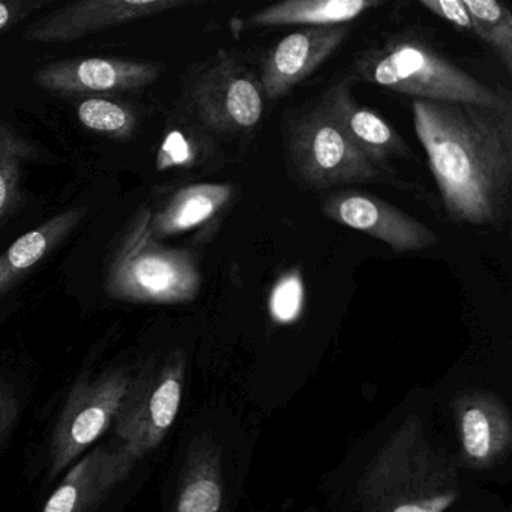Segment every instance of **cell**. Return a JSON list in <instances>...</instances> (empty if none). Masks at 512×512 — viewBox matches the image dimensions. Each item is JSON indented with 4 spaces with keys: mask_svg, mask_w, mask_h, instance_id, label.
Returning <instances> with one entry per match:
<instances>
[{
    "mask_svg": "<svg viewBox=\"0 0 512 512\" xmlns=\"http://www.w3.org/2000/svg\"><path fill=\"white\" fill-rule=\"evenodd\" d=\"M188 359L182 349L152 352L134 359L133 376L113 422L110 442L119 478L163 443L181 409Z\"/></svg>",
    "mask_w": 512,
    "mask_h": 512,
    "instance_id": "cell-3",
    "label": "cell"
},
{
    "mask_svg": "<svg viewBox=\"0 0 512 512\" xmlns=\"http://www.w3.org/2000/svg\"><path fill=\"white\" fill-rule=\"evenodd\" d=\"M233 194L235 190L229 184H194L181 188L157 214H152V236L161 241L203 226L229 205Z\"/></svg>",
    "mask_w": 512,
    "mask_h": 512,
    "instance_id": "cell-17",
    "label": "cell"
},
{
    "mask_svg": "<svg viewBox=\"0 0 512 512\" xmlns=\"http://www.w3.org/2000/svg\"><path fill=\"white\" fill-rule=\"evenodd\" d=\"M365 82L422 101L499 106L508 98L415 38H394L356 61Z\"/></svg>",
    "mask_w": 512,
    "mask_h": 512,
    "instance_id": "cell-5",
    "label": "cell"
},
{
    "mask_svg": "<svg viewBox=\"0 0 512 512\" xmlns=\"http://www.w3.org/2000/svg\"><path fill=\"white\" fill-rule=\"evenodd\" d=\"M322 211L329 220L365 233L398 254L427 250L439 242L430 227L373 194L343 191L329 196Z\"/></svg>",
    "mask_w": 512,
    "mask_h": 512,
    "instance_id": "cell-9",
    "label": "cell"
},
{
    "mask_svg": "<svg viewBox=\"0 0 512 512\" xmlns=\"http://www.w3.org/2000/svg\"><path fill=\"white\" fill-rule=\"evenodd\" d=\"M413 127L452 220L499 227L512 190V106L413 100Z\"/></svg>",
    "mask_w": 512,
    "mask_h": 512,
    "instance_id": "cell-1",
    "label": "cell"
},
{
    "mask_svg": "<svg viewBox=\"0 0 512 512\" xmlns=\"http://www.w3.org/2000/svg\"><path fill=\"white\" fill-rule=\"evenodd\" d=\"M31 157V143L10 124L0 121V223L19 202L23 164Z\"/></svg>",
    "mask_w": 512,
    "mask_h": 512,
    "instance_id": "cell-21",
    "label": "cell"
},
{
    "mask_svg": "<svg viewBox=\"0 0 512 512\" xmlns=\"http://www.w3.org/2000/svg\"><path fill=\"white\" fill-rule=\"evenodd\" d=\"M46 2H0V32L5 31L13 23L20 22L34 11L40 10Z\"/></svg>",
    "mask_w": 512,
    "mask_h": 512,
    "instance_id": "cell-27",
    "label": "cell"
},
{
    "mask_svg": "<svg viewBox=\"0 0 512 512\" xmlns=\"http://www.w3.org/2000/svg\"><path fill=\"white\" fill-rule=\"evenodd\" d=\"M161 67L152 62L119 58L67 59L35 73V85L62 95L137 91L152 85Z\"/></svg>",
    "mask_w": 512,
    "mask_h": 512,
    "instance_id": "cell-12",
    "label": "cell"
},
{
    "mask_svg": "<svg viewBox=\"0 0 512 512\" xmlns=\"http://www.w3.org/2000/svg\"><path fill=\"white\" fill-rule=\"evenodd\" d=\"M377 0H286L257 11L250 19L256 28L341 26L379 7Z\"/></svg>",
    "mask_w": 512,
    "mask_h": 512,
    "instance_id": "cell-19",
    "label": "cell"
},
{
    "mask_svg": "<svg viewBox=\"0 0 512 512\" xmlns=\"http://www.w3.org/2000/svg\"><path fill=\"white\" fill-rule=\"evenodd\" d=\"M322 104L347 139L379 169L391 158L409 157L410 149L403 137L373 110L359 106L350 94L349 83L329 88Z\"/></svg>",
    "mask_w": 512,
    "mask_h": 512,
    "instance_id": "cell-15",
    "label": "cell"
},
{
    "mask_svg": "<svg viewBox=\"0 0 512 512\" xmlns=\"http://www.w3.org/2000/svg\"><path fill=\"white\" fill-rule=\"evenodd\" d=\"M221 446L208 434H194L176 467L164 512H223Z\"/></svg>",
    "mask_w": 512,
    "mask_h": 512,
    "instance_id": "cell-14",
    "label": "cell"
},
{
    "mask_svg": "<svg viewBox=\"0 0 512 512\" xmlns=\"http://www.w3.org/2000/svg\"><path fill=\"white\" fill-rule=\"evenodd\" d=\"M472 31L499 56L506 71H512V14L497 0H464Z\"/></svg>",
    "mask_w": 512,
    "mask_h": 512,
    "instance_id": "cell-20",
    "label": "cell"
},
{
    "mask_svg": "<svg viewBox=\"0 0 512 512\" xmlns=\"http://www.w3.org/2000/svg\"><path fill=\"white\" fill-rule=\"evenodd\" d=\"M460 497L458 466L418 416L383 443L358 482V512H445Z\"/></svg>",
    "mask_w": 512,
    "mask_h": 512,
    "instance_id": "cell-2",
    "label": "cell"
},
{
    "mask_svg": "<svg viewBox=\"0 0 512 512\" xmlns=\"http://www.w3.org/2000/svg\"><path fill=\"white\" fill-rule=\"evenodd\" d=\"M85 208H73L20 236L0 254V296L13 289L53 248L58 247L85 217Z\"/></svg>",
    "mask_w": 512,
    "mask_h": 512,
    "instance_id": "cell-18",
    "label": "cell"
},
{
    "mask_svg": "<svg viewBox=\"0 0 512 512\" xmlns=\"http://www.w3.org/2000/svg\"><path fill=\"white\" fill-rule=\"evenodd\" d=\"M463 463L470 469L499 466L512 448L508 407L493 392L472 389L452 401Z\"/></svg>",
    "mask_w": 512,
    "mask_h": 512,
    "instance_id": "cell-11",
    "label": "cell"
},
{
    "mask_svg": "<svg viewBox=\"0 0 512 512\" xmlns=\"http://www.w3.org/2000/svg\"><path fill=\"white\" fill-rule=\"evenodd\" d=\"M152 211L142 206L119 242L106 278V292L131 304L175 305L194 301L202 287L191 251L164 247L152 236Z\"/></svg>",
    "mask_w": 512,
    "mask_h": 512,
    "instance_id": "cell-4",
    "label": "cell"
},
{
    "mask_svg": "<svg viewBox=\"0 0 512 512\" xmlns=\"http://www.w3.org/2000/svg\"><path fill=\"white\" fill-rule=\"evenodd\" d=\"M124 482L113 463L112 442L86 452L62 478L50 494L41 512H95L113 490Z\"/></svg>",
    "mask_w": 512,
    "mask_h": 512,
    "instance_id": "cell-16",
    "label": "cell"
},
{
    "mask_svg": "<svg viewBox=\"0 0 512 512\" xmlns=\"http://www.w3.org/2000/svg\"><path fill=\"white\" fill-rule=\"evenodd\" d=\"M20 410H22V394L19 388L14 385V380L0 373V451L13 434Z\"/></svg>",
    "mask_w": 512,
    "mask_h": 512,
    "instance_id": "cell-25",
    "label": "cell"
},
{
    "mask_svg": "<svg viewBox=\"0 0 512 512\" xmlns=\"http://www.w3.org/2000/svg\"><path fill=\"white\" fill-rule=\"evenodd\" d=\"M188 4L187 0H82L64 5L29 26L23 40L29 43H67Z\"/></svg>",
    "mask_w": 512,
    "mask_h": 512,
    "instance_id": "cell-10",
    "label": "cell"
},
{
    "mask_svg": "<svg viewBox=\"0 0 512 512\" xmlns=\"http://www.w3.org/2000/svg\"><path fill=\"white\" fill-rule=\"evenodd\" d=\"M304 305V281L298 271L287 272L272 289L269 299L271 316L277 322H295Z\"/></svg>",
    "mask_w": 512,
    "mask_h": 512,
    "instance_id": "cell-23",
    "label": "cell"
},
{
    "mask_svg": "<svg viewBox=\"0 0 512 512\" xmlns=\"http://www.w3.org/2000/svg\"><path fill=\"white\" fill-rule=\"evenodd\" d=\"M287 142L296 172L311 187L364 184L383 178L382 169L347 139L322 103L293 121Z\"/></svg>",
    "mask_w": 512,
    "mask_h": 512,
    "instance_id": "cell-7",
    "label": "cell"
},
{
    "mask_svg": "<svg viewBox=\"0 0 512 512\" xmlns=\"http://www.w3.org/2000/svg\"><path fill=\"white\" fill-rule=\"evenodd\" d=\"M419 5L455 28L472 31V22L464 7V0H421Z\"/></svg>",
    "mask_w": 512,
    "mask_h": 512,
    "instance_id": "cell-26",
    "label": "cell"
},
{
    "mask_svg": "<svg viewBox=\"0 0 512 512\" xmlns=\"http://www.w3.org/2000/svg\"><path fill=\"white\" fill-rule=\"evenodd\" d=\"M349 32L347 25L305 28L278 41L265 56L260 73L265 98L286 97L340 49Z\"/></svg>",
    "mask_w": 512,
    "mask_h": 512,
    "instance_id": "cell-13",
    "label": "cell"
},
{
    "mask_svg": "<svg viewBox=\"0 0 512 512\" xmlns=\"http://www.w3.org/2000/svg\"><path fill=\"white\" fill-rule=\"evenodd\" d=\"M199 157V145L196 140L181 130L167 133L157 154V169L160 172L170 169H188L196 164Z\"/></svg>",
    "mask_w": 512,
    "mask_h": 512,
    "instance_id": "cell-24",
    "label": "cell"
},
{
    "mask_svg": "<svg viewBox=\"0 0 512 512\" xmlns=\"http://www.w3.org/2000/svg\"><path fill=\"white\" fill-rule=\"evenodd\" d=\"M191 104L208 130L247 133L262 119L265 95L250 71L235 59L221 55L191 86Z\"/></svg>",
    "mask_w": 512,
    "mask_h": 512,
    "instance_id": "cell-8",
    "label": "cell"
},
{
    "mask_svg": "<svg viewBox=\"0 0 512 512\" xmlns=\"http://www.w3.org/2000/svg\"><path fill=\"white\" fill-rule=\"evenodd\" d=\"M77 118L88 130L115 139H128L137 127L136 115L130 107L107 98H85L77 106Z\"/></svg>",
    "mask_w": 512,
    "mask_h": 512,
    "instance_id": "cell-22",
    "label": "cell"
},
{
    "mask_svg": "<svg viewBox=\"0 0 512 512\" xmlns=\"http://www.w3.org/2000/svg\"><path fill=\"white\" fill-rule=\"evenodd\" d=\"M134 359L83 371L65 398L47 451V479L70 469L112 428L133 376Z\"/></svg>",
    "mask_w": 512,
    "mask_h": 512,
    "instance_id": "cell-6",
    "label": "cell"
}]
</instances>
